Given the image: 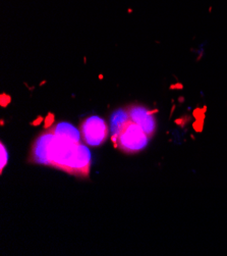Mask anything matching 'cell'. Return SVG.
<instances>
[{
  "mask_svg": "<svg viewBox=\"0 0 227 256\" xmlns=\"http://www.w3.org/2000/svg\"><path fill=\"white\" fill-rule=\"evenodd\" d=\"M53 132V131H52ZM46 165L76 175H89L91 153L82 143L52 134L47 146Z\"/></svg>",
  "mask_w": 227,
  "mask_h": 256,
  "instance_id": "cell-1",
  "label": "cell"
},
{
  "mask_svg": "<svg viewBox=\"0 0 227 256\" xmlns=\"http://www.w3.org/2000/svg\"><path fill=\"white\" fill-rule=\"evenodd\" d=\"M112 138L115 146L125 153H137L145 149L150 140L145 131L130 117L124 121Z\"/></svg>",
  "mask_w": 227,
  "mask_h": 256,
  "instance_id": "cell-2",
  "label": "cell"
},
{
  "mask_svg": "<svg viewBox=\"0 0 227 256\" xmlns=\"http://www.w3.org/2000/svg\"><path fill=\"white\" fill-rule=\"evenodd\" d=\"M106 123L98 116L87 117L81 124V134L83 140L90 146H100L108 136Z\"/></svg>",
  "mask_w": 227,
  "mask_h": 256,
  "instance_id": "cell-3",
  "label": "cell"
},
{
  "mask_svg": "<svg viewBox=\"0 0 227 256\" xmlns=\"http://www.w3.org/2000/svg\"><path fill=\"white\" fill-rule=\"evenodd\" d=\"M130 120L137 123L150 138L156 131V118L153 111L142 105H133L126 108Z\"/></svg>",
  "mask_w": 227,
  "mask_h": 256,
  "instance_id": "cell-4",
  "label": "cell"
},
{
  "mask_svg": "<svg viewBox=\"0 0 227 256\" xmlns=\"http://www.w3.org/2000/svg\"><path fill=\"white\" fill-rule=\"evenodd\" d=\"M52 134V129H49L46 132H44L42 135H40L39 138L35 141L33 148H32V158H33L34 162L46 165L47 146Z\"/></svg>",
  "mask_w": 227,
  "mask_h": 256,
  "instance_id": "cell-5",
  "label": "cell"
},
{
  "mask_svg": "<svg viewBox=\"0 0 227 256\" xmlns=\"http://www.w3.org/2000/svg\"><path fill=\"white\" fill-rule=\"evenodd\" d=\"M51 129L57 136L65 137V138L71 139L76 143H81V134L72 124L68 123H59L56 126H53Z\"/></svg>",
  "mask_w": 227,
  "mask_h": 256,
  "instance_id": "cell-6",
  "label": "cell"
},
{
  "mask_svg": "<svg viewBox=\"0 0 227 256\" xmlns=\"http://www.w3.org/2000/svg\"><path fill=\"white\" fill-rule=\"evenodd\" d=\"M129 118V116L126 109H117L116 111H114L110 118V126H111L112 136H114L118 132V130L124 124V121L127 120Z\"/></svg>",
  "mask_w": 227,
  "mask_h": 256,
  "instance_id": "cell-7",
  "label": "cell"
},
{
  "mask_svg": "<svg viewBox=\"0 0 227 256\" xmlns=\"http://www.w3.org/2000/svg\"><path fill=\"white\" fill-rule=\"evenodd\" d=\"M6 163H7V152H6L3 144H1V171H3Z\"/></svg>",
  "mask_w": 227,
  "mask_h": 256,
  "instance_id": "cell-8",
  "label": "cell"
}]
</instances>
